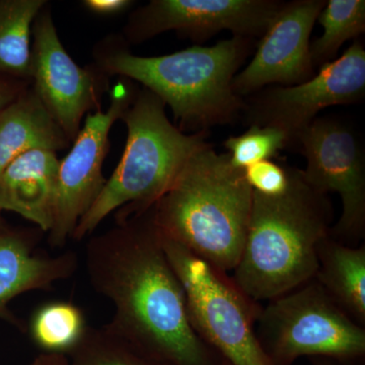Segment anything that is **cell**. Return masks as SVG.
Wrapping results in <instances>:
<instances>
[{"label":"cell","instance_id":"30bf717a","mask_svg":"<svg viewBox=\"0 0 365 365\" xmlns=\"http://www.w3.org/2000/svg\"><path fill=\"white\" fill-rule=\"evenodd\" d=\"M365 93V50L360 41L339 58L324 64L313 78L297 86L261 90L245 106L247 123L270 126L287 134L289 145L331 106L354 104Z\"/></svg>","mask_w":365,"mask_h":365},{"label":"cell","instance_id":"83f0119b","mask_svg":"<svg viewBox=\"0 0 365 365\" xmlns=\"http://www.w3.org/2000/svg\"><path fill=\"white\" fill-rule=\"evenodd\" d=\"M7 225L6 222V220L2 218L1 216V211H0V230H2V228L6 227Z\"/></svg>","mask_w":365,"mask_h":365},{"label":"cell","instance_id":"603a6c76","mask_svg":"<svg viewBox=\"0 0 365 365\" xmlns=\"http://www.w3.org/2000/svg\"><path fill=\"white\" fill-rule=\"evenodd\" d=\"M245 178L251 188L262 195L280 196L289 186V172L273 160H263L244 170Z\"/></svg>","mask_w":365,"mask_h":365},{"label":"cell","instance_id":"ac0fdd59","mask_svg":"<svg viewBox=\"0 0 365 365\" xmlns=\"http://www.w3.org/2000/svg\"><path fill=\"white\" fill-rule=\"evenodd\" d=\"M45 0H0V76L32 83V26Z\"/></svg>","mask_w":365,"mask_h":365},{"label":"cell","instance_id":"4fadbf2b","mask_svg":"<svg viewBox=\"0 0 365 365\" xmlns=\"http://www.w3.org/2000/svg\"><path fill=\"white\" fill-rule=\"evenodd\" d=\"M325 0L284 2L257 46L249 66L232 81L239 97L253 95L278 83L297 86L314 76L311 38L314 23Z\"/></svg>","mask_w":365,"mask_h":365},{"label":"cell","instance_id":"52a82bcc","mask_svg":"<svg viewBox=\"0 0 365 365\" xmlns=\"http://www.w3.org/2000/svg\"><path fill=\"white\" fill-rule=\"evenodd\" d=\"M162 240L199 337L227 365H270L255 330L261 304L249 299L227 273L163 234Z\"/></svg>","mask_w":365,"mask_h":365},{"label":"cell","instance_id":"44dd1931","mask_svg":"<svg viewBox=\"0 0 365 365\" xmlns=\"http://www.w3.org/2000/svg\"><path fill=\"white\" fill-rule=\"evenodd\" d=\"M85 314L71 302H50L34 314L30 333L45 352L68 354L85 335Z\"/></svg>","mask_w":365,"mask_h":365},{"label":"cell","instance_id":"d6986e66","mask_svg":"<svg viewBox=\"0 0 365 365\" xmlns=\"http://www.w3.org/2000/svg\"><path fill=\"white\" fill-rule=\"evenodd\" d=\"M68 359L71 365H170L144 351L110 324L88 327Z\"/></svg>","mask_w":365,"mask_h":365},{"label":"cell","instance_id":"6da1fadb","mask_svg":"<svg viewBox=\"0 0 365 365\" xmlns=\"http://www.w3.org/2000/svg\"><path fill=\"white\" fill-rule=\"evenodd\" d=\"M151 207L116 211L114 227L86 242L91 287L115 309L109 324L165 364L227 365L192 326L184 288L168 260Z\"/></svg>","mask_w":365,"mask_h":365},{"label":"cell","instance_id":"cb8c5ba5","mask_svg":"<svg viewBox=\"0 0 365 365\" xmlns=\"http://www.w3.org/2000/svg\"><path fill=\"white\" fill-rule=\"evenodd\" d=\"M32 83L9 76H0V112L28 90Z\"/></svg>","mask_w":365,"mask_h":365},{"label":"cell","instance_id":"9c48e42d","mask_svg":"<svg viewBox=\"0 0 365 365\" xmlns=\"http://www.w3.org/2000/svg\"><path fill=\"white\" fill-rule=\"evenodd\" d=\"M109 93L107 111L86 115L71 150L60 160L54 222L48 232V242L54 248L71 239L79 220L104 189L103 163L110 150V131L130 107L137 91L130 79L120 78Z\"/></svg>","mask_w":365,"mask_h":365},{"label":"cell","instance_id":"d4e9b609","mask_svg":"<svg viewBox=\"0 0 365 365\" xmlns=\"http://www.w3.org/2000/svg\"><path fill=\"white\" fill-rule=\"evenodd\" d=\"M130 0H85L83 6L91 13L98 16H116L124 13L129 7L133 6Z\"/></svg>","mask_w":365,"mask_h":365},{"label":"cell","instance_id":"7a4b0ae2","mask_svg":"<svg viewBox=\"0 0 365 365\" xmlns=\"http://www.w3.org/2000/svg\"><path fill=\"white\" fill-rule=\"evenodd\" d=\"M253 47L239 37L215 46L195 45L157 57L132 54L121 36H107L93 49V63L108 76L135 81L169 106L178 128L207 132L234 123L246 101L235 95L232 81Z\"/></svg>","mask_w":365,"mask_h":365},{"label":"cell","instance_id":"9a60e30c","mask_svg":"<svg viewBox=\"0 0 365 365\" xmlns=\"http://www.w3.org/2000/svg\"><path fill=\"white\" fill-rule=\"evenodd\" d=\"M60 160L50 150L28 151L0 175V211H11L49 232L54 222Z\"/></svg>","mask_w":365,"mask_h":365},{"label":"cell","instance_id":"e0dca14e","mask_svg":"<svg viewBox=\"0 0 365 365\" xmlns=\"http://www.w3.org/2000/svg\"><path fill=\"white\" fill-rule=\"evenodd\" d=\"M314 279L359 325H365V246H347L331 235L318 247Z\"/></svg>","mask_w":365,"mask_h":365},{"label":"cell","instance_id":"5b68a950","mask_svg":"<svg viewBox=\"0 0 365 365\" xmlns=\"http://www.w3.org/2000/svg\"><path fill=\"white\" fill-rule=\"evenodd\" d=\"M165 105L146 88L137 91L121 120L127 141L121 160L71 239L93 234L113 212L146 210L167 192L197 150L208 144L207 132L186 134L170 121Z\"/></svg>","mask_w":365,"mask_h":365},{"label":"cell","instance_id":"8992f818","mask_svg":"<svg viewBox=\"0 0 365 365\" xmlns=\"http://www.w3.org/2000/svg\"><path fill=\"white\" fill-rule=\"evenodd\" d=\"M255 330L270 365H292L302 356L364 364V327L314 278L261 307Z\"/></svg>","mask_w":365,"mask_h":365},{"label":"cell","instance_id":"7c38bea8","mask_svg":"<svg viewBox=\"0 0 365 365\" xmlns=\"http://www.w3.org/2000/svg\"><path fill=\"white\" fill-rule=\"evenodd\" d=\"M284 2L275 0H151L129 16L123 28L127 45H137L175 31L195 42L222 32L262 37Z\"/></svg>","mask_w":365,"mask_h":365},{"label":"cell","instance_id":"8fae6325","mask_svg":"<svg viewBox=\"0 0 365 365\" xmlns=\"http://www.w3.org/2000/svg\"><path fill=\"white\" fill-rule=\"evenodd\" d=\"M32 88L53 119L73 143L86 115L102 109L111 76L95 63L81 67L59 39L49 4L32 26Z\"/></svg>","mask_w":365,"mask_h":365},{"label":"cell","instance_id":"2e32d148","mask_svg":"<svg viewBox=\"0 0 365 365\" xmlns=\"http://www.w3.org/2000/svg\"><path fill=\"white\" fill-rule=\"evenodd\" d=\"M71 143L32 86L0 112V175L28 151L57 153L66 150Z\"/></svg>","mask_w":365,"mask_h":365},{"label":"cell","instance_id":"484cf974","mask_svg":"<svg viewBox=\"0 0 365 365\" xmlns=\"http://www.w3.org/2000/svg\"><path fill=\"white\" fill-rule=\"evenodd\" d=\"M30 365H71L68 357L61 353L44 352L38 355Z\"/></svg>","mask_w":365,"mask_h":365},{"label":"cell","instance_id":"277c9868","mask_svg":"<svg viewBox=\"0 0 365 365\" xmlns=\"http://www.w3.org/2000/svg\"><path fill=\"white\" fill-rule=\"evenodd\" d=\"M252 201L244 170L208 143L189 158L151 209L165 237L228 274L244 248Z\"/></svg>","mask_w":365,"mask_h":365},{"label":"cell","instance_id":"ffe728a7","mask_svg":"<svg viewBox=\"0 0 365 365\" xmlns=\"http://www.w3.org/2000/svg\"><path fill=\"white\" fill-rule=\"evenodd\" d=\"M317 21L323 26L324 34L311 44L314 68L332 62L345 42L365 32V1L329 0Z\"/></svg>","mask_w":365,"mask_h":365},{"label":"cell","instance_id":"5bb4252c","mask_svg":"<svg viewBox=\"0 0 365 365\" xmlns=\"http://www.w3.org/2000/svg\"><path fill=\"white\" fill-rule=\"evenodd\" d=\"M34 230H0V318L14 322L9 302L24 292L47 290L71 277L78 267L72 252L50 257L40 253Z\"/></svg>","mask_w":365,"mask_h":365},{"label":"cell","instance_id":"4316f807","mask_svg":"<svg viewBox=\"0 0 365 365\" xmlns=\"http://www.w3.org/2000/svg\"><path fill=\"white\" fill-rule=\"evenodd\" d=\"M313 359V365H339L335 364L332 360L325 359Z\"/></svg>","mask_w":365,"mask_h":365},{"label":"cell","instance_id":"ba28073f","mask_svg":"<svg viewBox=\"0 0 365 365\" xmlns=\"http://www.w3.org/2000/svg\"><path fill=\"white\" fill-rule=\"evenodd\" d=\"M292 146L307 158L304 181L319 193L340 195L342 212L331 237L360 246L365 237V158L359 136L343 122L316 118Z\"/></svg>","mask_w":365,"mask_h":365},{"label":"cell","instance_id":"7402d4cb","mask_svg":"<svg viewBox=\"0 0 365 365\" xmlns=\"http://www.w3.org/2000/svg\"><path fill=\"white\" fill-rule=\"evenodd\" d=\"M288 145L284 132L275 127L258 125H251L242 135L230 137L223 143L230 162L242 170L254 163L271 160Z\"/></svg>","mask_w":365,"mask_h":365},{"label":"cell","instance_id":"3957f363","mask_svg":"<svg viewBox=\"0 0 365 365\" xmlns=\"http://www.w3.org/2000/svg\"><path fill=\"white\" fill-rule=\"evenodd\" d=\"M289 186L280 196L253 191L241 257L232 271L235 284L254 302H269L313 280L318 247L330 235L333 207L312 188L302 170L288 167Z\"/></svg>","mask_w":365,"mask_h":365}]
</instances>
